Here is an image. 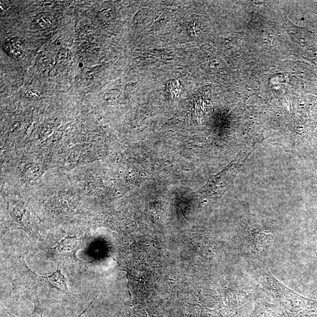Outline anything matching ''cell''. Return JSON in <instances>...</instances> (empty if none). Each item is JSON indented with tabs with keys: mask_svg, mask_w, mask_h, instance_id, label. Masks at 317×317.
Masks as SVG:
<instances>
[{
	"mask_svg": "<svg viewBox=\"0 0 317 317\" xmlns=\"http://www.w3.org/2000/svg\"><path fill=\"white\" fill-rule=\"evenodd\" d=\"M12 1H1V14L4 13L11 6Z\"/></svg>",
	"mask_w": 317,
	"mask_h": 317,
	"instance_id": "7",
	"label": "cell"
},
{
	"mask_svg": "<svg viewBox=\"0 0 317 317\" xmlns=\"http://www.w3.org/2000/svg\"><path fill=\"white\" fill-rule=\"evenodd\" d=\"M83 238L68 235L56 246L49 249V254L50 258L58 264L65 261L81 263L77 258V253L78 250L83 248Z\"/></svg>",
	"mask_w": 317,
	"mask_h": 317,
	"instance_id": "2",
	"label": "cell"
},
{
	"mask_svg": "<svg viewBox=\"0 0 317 317\" xmlns=\"http://www.w3.org/2000/svg\"><path fill=\"white\" fill-rule=\"evenodd\" d=\"M49 25H50V22L47 18H45V20L43 18H37L35 19L33 22V26L36 29L44 28L46 27H48Z\"/></svg>",
	"mask_w": 317,
	"mask_h": 317,
	"instance_id": "5",
	"label": "cell"
},
{
	"mask_svg": "<svg viewBox=\"0 0 317 317\" xmlns=\"http://www.w3.org/2000/svg\"><path fill=\"white\" fill-rule=\"evenodd\" d=\"M84 64L83 63H79V66L80 68L83 67Z\"/></svg>",
	"mask_w": 317,
	"mask_h": 317,
	"instance_id": "8",
	"label": "cell"
},
{
	"mask_svg": "<svg viewBox=\"0 0 317 317\" xmlns=\"http://www.w3.org/2000/svg\"><path fill=\"white\" fill-rule=\"evenodd\" d=\"M39 305V304H38L36 305V308H35V310L34 311V312L33 314H32V315L30 316V317H42V311L41 308L38 306ZM81 315L80 316L78 317H81ZM10 317H15L14 316H10Z\"/></svg>",
	"mask_w": 317,
	"mask_h": 317,
	"instance_id": "6",
	"label": "cell"
},
{
	"mask_svg": "<svg viewBox=\"0 0 317 317\" xmlns=\"http://www.w3.org/2000/svg\"><path fill=\"white\" fill-rule=\"evenodd\" d=\"M22 43L17 37H12L5 41L3 47L8 55L14 58L21 56L22 52Z\"/></svg>",
	"mask_w": 317,
	"mask_h": 317,
	"instance_id": "4",
	"label": "cell"
},
{
	"mask_svg": "<svg viewBox=\"0 0 317 317\" xmlns=\"http://www.w3.org/2000/svg\"><path fill=\"white\" fill-rule=\"evenodd\" d=\"M253 149L254 146L252 145L241 150L236 158L228 167L216 175L211 177L197 192L202 196L211 198L222 197L233 186L235 177Z\"/></svg>",
	"mask_w": 317,
	"mask_h": 317,
	"instance_id": "1",
	"label": "cell"
},
{
	"mask_svg": "<svg viewBox=\"0 0 317 317\" xmlns=\"http://www.w3.org/2000/svg\"><path fill=\"white\" fill-rule=\"evenodd\" d=\"M45 280L48 282L51 286L61 291V292L68 293L67 281L66 278L61 273V270L58 269L51 275L44 277Z\"/></svg>",
	"mask_w": 317,
	"mask_h": 317,
	"instance_id": "3",
	"label": "cell"
}]
</instances>
